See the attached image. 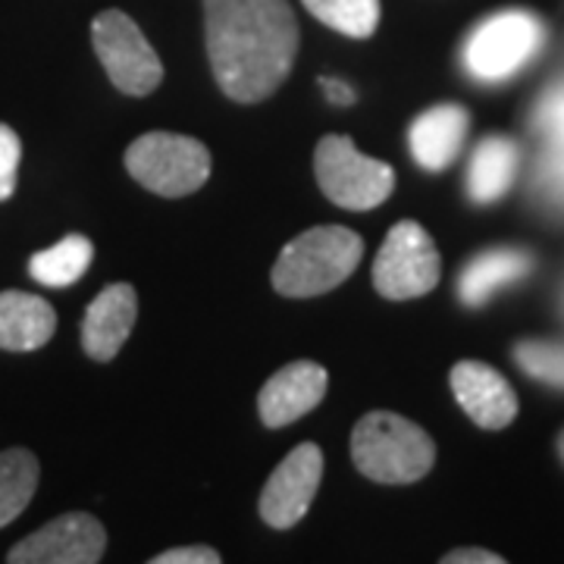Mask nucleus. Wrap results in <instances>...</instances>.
<instances>
[{"label":"nucleus","instance_id":"nucleus-1","mask_svg":"<svg viewBox=\"0 0 564 564\" xmlns=\"http://www.w3.org/2000/svg\"><path fill=\"white\" fill-rule=\"evenodd\" d=\"M204 32L223 95L239 104L270 98L299 54L289 0H204Z\"/></svg>","mask_w":564,"mask_h":564},{"label":"nucleus","instance_id":"nucleus-2","mask_svg":"<svg viewBox=\"0 0 564 564\" xmlns=\"http://www.w3.org/2000/svg\"><path fill=\"white\" fill-rule=\"evenodd\" d=\"M351 458L373 484H417L436 462V445L402 414L370 411L351 433Z\"/></svg>","mask_w":564,"mask_h":564},{"label":"nucleus","instance_id":"nucleus-3","mask_svg":"<svg viewBox=\"0 0 564 564\" xmlns=\"http://www.w3.org/2000/svg\"><path fill=\"white\" fill-rule=\"evenodd\" d=\"M364 242L345 226H314L282 248L273 289L285 299H314L343 285L361 263Z\"/></svg>","mask_w":564,"mask_h":564},{"label":"nucleus","instance_id":"nucleus-4","mask_svg":"<svg viewBox=\"0 0 564 564\" xmlns=\"http://www.w3.org/2000/svg\"><path fill=\"white\" fill-rule=\"evenodd\" d=\"M545 44V22L527 10H502L484 20L464 41V66L477 82H505L536 61Z\"/></svg>","mask_w":564,"mask_h":564},{"label":"nucleus","instance_id":"nucleus-5","mask_svg":"<svg viewBox=\"0 0 564 564\" xmlns=\"http://www.w3.org/2000/svg\"><path fill=\"white\" fill-rule=\"evenodd\" d=\"M126 170L148 192L182 198L198 192L210 176V151L202 141L180 132H148L129 144Z\"/></svg>","mask_w":564,"mask_h":564},{"label":"nucleus","instance_id":"nucleus-6","mask_svg":"<svg viewBox=\"0 0 564 564\" xmlns=\"http://www.w3.org/2000/svg\"><path fill=\"white\" fill-rule=\"evenodd\" d=\"M321 192L345 210H373L392 195L395 170L367 158L348 135H326L314 154Z\"/></svg>","mask_w":564,"mask_h":564},{"label":"nucleus","instance_id":"nucleus-7","mask_svg":"<svg viewBox=\"0 0 564 564\" xmlns=\"http://www.w3.org/2000/svg\"><path fill=\"white\" fill-rule=\"evenodd\" d=\"M443 276L440 248L421 223H395L373 261V285L389 302L421 299L436 289Z\"/></svg>","mask_w":564,"mask_h":564},{"label":"nucleus","instance_id":"nucleus-8","mask_svg":"<svg viewBox=\"0 0 564 564\" xmlns=\"http://www.w3.org/2000/svg\"><path fill=\"white\" fill-rule=\"evenodd\" d=\"M91 41L98 61L122 95L144 98L161 85L163 63L158 51L122 10H104L91 25Z\"/></svg>","mask_w":564,"mask_h":564},{"label":"nucleus","instance_id":"nucleus-9","mask_svg":"<svg viewBox=\"0 0 564 564\" xmlns=\"http://www.w3.org/2000/svg\"><path fill=\"white\" fill-rule=\"evenodd\" d=\"M107 533L98 518L73 511L54 518L10 549V564H95L104 558Z\"/></svg>","mask_w":564,"mask_h":564},{"label":"nucleus","instance_id":"nucleus-10","mask_svg":"<svg viewBox=\"0 0 564 564\" xmlns=\"http://www.w3.org/2000/svg\"><path fill=\"white\" fill-rule=\"evenodd\" d=\"M323 477V452L314 443L295 445L270 474L261 492L263 524L289 530L302 521L314 502Z\"/></svg>","mask_w":564,"mask_h":564},{"label":"nucleus","instance_id":"nucleus-11","mask_svg":"<svg viewBox=\"0 0 564 564\" xmlns=\"http://www.w3.org/2000/svg\"><path fill=\"white\" fill-rule=\"evenodd\" d=\"M452 392L464 414L484 430H505L518 417V395L489 364L462 361L452 367Z\"/></svg>","mask_w":564,"mask_h":564},{"label":"nucleus","instance_id":"nucleus-12","mask_svg":"<svg viewBox=\"0 0 564 564\" xmlns=\"http://www.w3.org/2000/svg\"><path fill=\"white\" fill-rule=\"evenodd\" d=\"M326 370L314 361H295L273 373L261 389L258 411L261 421L273 430L302 421L307 411H314L326 395Z\"/></svg>","mask_w":564,"mask_h":564},{"label":"nucleus","instance_id":"nucleus-13","mask_svg":"<svg viewBox=\"0 0 564 564\" xmlns=\"http://www.w3.org/2000/svg\"><path fill=\"white\" fill-rule=\"evenodd\" d=\"M139 317V299L129 282H113L91 302L82 321V345L88 358L113 361Z\"/></svg>","mask_w":564,"mask_h":564},{"label":"nucleus","instance_id":"nucleus-14","mask_svg":"<svg viewBox=\"0 0 564 564\" xmlns=\"http://www.w3.org/2000/svg\"><path fill=\"white\" fill-rule=\"evenodd\" d=\"M467 126H470V113L462 104H436L423 110L408 132L414 161L421 163L426 173H440L445 166H452L462 154Z\"/></svg>","mask_w":564,"mask_h":564},{"label":"nucleus","instance_id":"nucleus-15","mask_svg":"<svg viewBox=\"0 0 564 564\" xmlns=\"http://www.w3.org/2000/svg\"><path fill=\"white\" fill-rule=\"evenodd\" d=\"M533 267L536 261L524 248H489L462 270L458 295L467 307H484L499 289L527 280Z\"/></svg>","mask_w":564,"mask_h":564},{"label":"nucleus","instance_id":"nucleus-16","mask_svg":"<svg viewBox=\"0 0 564 564\" xmlns=\"http://www.w3.org/2000/svg\"><path fill=\"white\" fill-rule=\"evenodd\" d=\"M57 329L54 307L29 292H0V348L35 351Z\"/></svg>","mask_w":564,"mask_h":564},{"label":"nucleus","instance_id":"nucleus-17","mask_svg":"<svg viewBox=\"0 0 564 564\" xmlns=\"http://www.w3.org/2000/svg\"><path fill=\"white\" fill-rule=\"evenodd\" d=\"M521 166V148L505 135H489L477 144L467 166V195L470 202L492 204L514 185Z\"/></svg>","mask_w":564,"mask_h":564},{"label":"nucleus","instance_id":"nucleus-18","mask_svg":"<svg viewBox=\"0 0 564 564\" xmlns=\"http://www.w3.org/2000/svg\"><path fill=\"white\" fill-rule=\"evenodd\" d=\"M95 261V245L91 239H85L79 232L66 236L57 245L39 251L32 261H29V273L32 280H39L47 289H63V285H73L85 276V270Z\"/></svg>","mask_w":564,"mask_h":564},{"label":"nucleus","instance_id":"nucleus-19","mask_svg":"<svg viewBox=\"0 0 564 564\" xmlns=\"http://www.w3.org/2000/svg\"><path fill=\"white\" fill-rule=\"evenodd\" d=\"M39 489V458L29 448L0 452V527L17 521Z\"/></svg>","mask_w":564,"mask_h":564},{"label":"nucleus","instance_id":"nucleus-20","mask_svg":"<svg viewBox=\"0 0 564 564\" xmlns=\"http://www.w3.org/2000/svg\"><path fill=\"white\" fill-rule=\"evenodd\" d=\"M536 129L545 135L543 180L555 198H564V85L536 107Z\"/></svg>","mask_w":564,"mask_h":564},{"label":"nucleus","instance_id":"nucleus-21","mask_svg":"<svg viewBox=\"0 0 564 564\" xmlns=\"http://www.w3.org/2000/svg\"><path fill=\"white\" fill-rule=\"evenodd\" d=\"M304 7L348 39H370L380 25V0H304Z\"/></svg>","mask_w":564,"mask_h":564},{"label":"nucleus","instance_id":"nucleus-22","mask_svg":"<svg viewBox=\"0 0 564 564\" xmlns=\"http://www.w3.org/2000/svg\"><path fill=\"white\" fill-rule=\"evenodd\" d=\"M514 361L527 377L552 386V389H564V343H552V339L518 343L514 345Z\"/></svg>","mask_w":564,"mask_h":564},{"label":"nucleus","instance_id":"nucleus-23","mask_svg":"<svg viewBox=\"0 0 564 564\" xmlns=\"http://www.w3.org/2000/svg\"><path fill=\"white\" fill-rule=\"evenodd\" d=\"M22 141L20 135L0 122V202L13 198L17 192V173H20Z\"/></svg>","mask_w":564,"mask_h":564},{"label":"nucleus","instance_id":"nucleus-24","mask_svg":"<svg viewBox=\"0 0 564 564\" xmlns=\"http://www.w3.org/2000/svg\"><path fill=\"white\" fill-rule=\"evenodd\" d=\"M151 564H220V552H214L210 545H182L154 555Z\"/></svg>","mask_w":564,"mask_h":564},{"label":"nucleus","instance_id":"nucleus-25","mask_svg":"<svg viewBox=\"0 0 564 564\" xmlns=\"http://www.w3.org/2000/svg\"><path fill=\"white\" fill-rule=\"evenodd\" d=\"M445 564H502V555L489 552V549H455L443 558Z\"/></svg>","mask_w":564,"mask_h":564},{"label":"nucleus","instance_id":"nucleus-26","mask_svg":"<svg viewBox=\"0 0 564 564\" xmlns=\"http://www.w3.org/2000/svg\"><path fill=\"white\" fill-rule=\"evenodd\" d=\"M323 91L333 104H343V107L355 104V88L343 79H323Z\"/></svg>","mask_w":564,"mask_h":564},{"label":"nucleus","instance_id":"nucleus-27","mask_svg":"<svg viewBox=\"0 0 564 564\" xmlns=\"http://www.w3.org/2000/svg\"><path fill=\"white\" fill-rule=\"evenodd\" d=\"M558 458L564 462V430H562V436H558Z\"/></svg>","mask_w":564,"mask_h":564},{"label":"nucleus","instance_id":"nucleus-28","mask_svg":"<svg viewBox=\"0 0 564 564\" xmlns=\"http://www.w3.org/2000/svg\"><path fill=\"white\" fill-rule=\"evenodd\" d=\"M562 302H564V299H562ZM562 307H564V304H562Z\"/></svg>","mask_w":564,"mask_h":564}]
</instances>
